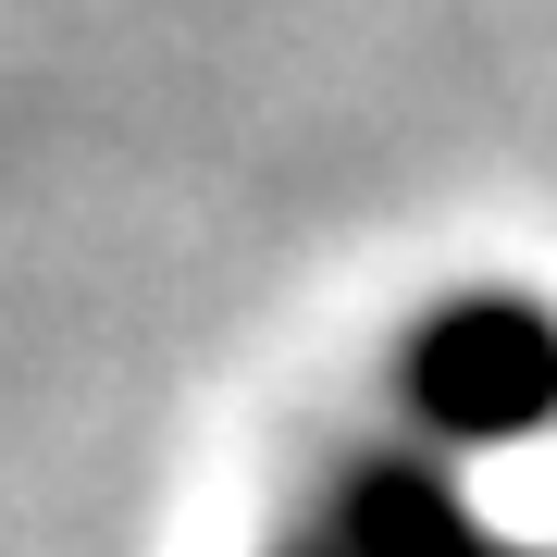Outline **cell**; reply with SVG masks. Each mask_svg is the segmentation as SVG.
<instances>
[{
  "label": "cell",
  "mask_w": 557,
  "mask_h": 557,
  "mask_svg": "<svg viewBox=\"0 0 557 557\" xmlns=\"http://www.w3.org/2000/svg\"><path fill=\"white\" fill-rule=\"evenodd\" d=\"M397 409L434 446H533V434H557V310L533 285H446L397 335Z\"/></svg>",
  "instance_id": "1"
},
{
  "label": "cell",
  "mask_w": 557,
  "mask_h": 557,
  "mask_svg": "<svg viewBox=\"0 0 557 557\" xmlns=\"http://www.w3.org/2000/svg\"><path fill=\"white\" fill-rule=\"evenodd\" d=\"M322 520H335V557H533L409 446H359L322 496Z\"/></svg>",
  "instance_id": "2"
},
{
  "label": "cell",
  "mask_w": 557,
  "mask_h": 557,
  "mask_svg": "<svg viewBox=\"0 0 557 557\" xmlns=\"http://www.w3.org/2000/svg\"><path fill=\"white\" fill-rule=\"evenodd\" d=\"M310 557H335V545H310Z\"/></svg>",
  "instance_id": "3"
}]
</instances>
